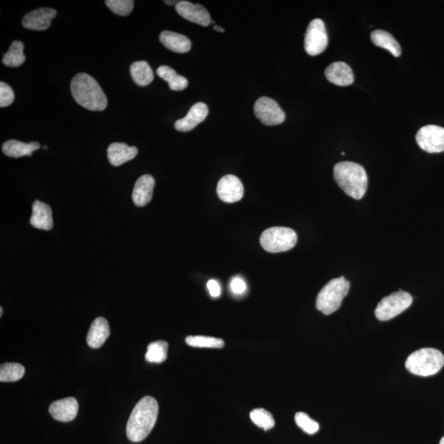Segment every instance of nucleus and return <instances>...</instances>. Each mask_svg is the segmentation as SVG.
Wrapping results in <instances>:
<instances>
[{
    "label": "nucleus",
    "instance_id": "f3484780",
    "mask_svg": "<svg viewBox=\"0 0 444 444\" xmlns=\"http://www.w3.org/2000/svg\"><path fill=\"white\" fill-rule=\"evenodd\" d=\"M327 79L333 84L345 87L354 83L352 68L344 62H335L330 64L325 70Z\"/></svg>",
    "mask_w": 444,
    "mask_h": 444
},
{
    "label": "nucleus",
    "instance_id": "c756f323",
    "mask_svg": "<svg viewBox=\"0 0 444 444\" xmlns=\"http://www.w3.org/2000/svg\"><path fill=\"white\" fill-rule=\"evenodd\" d=\"M250 418L257 426L264 430H270L275 426L274 417L270 411L263 408H257L251 411Z\"/></svg>",
    "mask_w": 444,
    "mask_h": 444
},
{
    "label": "nucleus",
    "instance_id": "7c9ffc66",
    "mask_svg": "<svg viewBox=\"0 0 444 444\" xmlns=\"http://www.w3.org/2000/svg\"><path fill=\"white\" fill-rule=\"evenodd\" d=\"M107 7L114 14L119 16H128L132 13L134 6L133 0H107Z\"/></svg>",
    "mask_w": 444,
    "mask_h": 444
},
{
    "label": "nucleus",
    "instance_id": "5701e85b",
    "mask_svg": "<svg viewBox=\"0 0 444 444\" xmlns=\"http://www.w3.org/2000/svg\"><path fill=\"white\" fill-rule=\"evenodd\" d=\"M159 77L168 83L170 90L183 91L189 86V81L184 76L179 75L169 66L162 65L157 69Z\"/></svg>",
    "mask_w": 444,
    "mask_h": 444
},
{
    "label": "nucleus",
    "instance_id": "4c0bfd02",
    "mask_svg": "<svg viewBox=\"0 0 444 444\" xmlns=\"http://www.w3.org/2000/svg\"><path fill=\"white\" fill-rule=\"evenodd\" d=\"M3 316V308H0V317Z\"/></svg>",
    "mask_w": 444,
    "mask_h": 444
},
{
    "label": "nucleus",
    "instance_id": "dca6fc26",
    "mask_svg": "<svg viewBox=\"0 0 444 444\" xmlns=\"http://www.w3.org/2000/svg\"><path fill=\"white\" fill-rule=\"evenodd\" d=\"M155 180L152 175H142L134 185L133 201L138 207H144L152 200Z\"/></svg>",
    "mask_w": 444,
    "mask_h": 444
},
{
    "label": "nucleus",
    "instance_id": "ea45409f",
    "mask_svg": "<svg viewBox=\"0 0 444 444\" xmlns=\"http://www.w3.org/2000/svg\"><path fill=\"white\" fill-rule=\"evenodd\" d=\"M44 150H47V146H44Z\"/></svg>",
    "mask_w": 444,
    "mask_h": 444
},
{
    "label": "nucleus",
    "instance_id": "f8f14e48",
    "mask_svg": "<svg viewBox=\"0 0 444 444\" xmlns=\"http://www.w3.org/2000/svg\"><path fill=\"white\" fill-rule=\"evenodd\" d=\"M175 10L182 18L198 25L207 27L211 23L209 11L200 5H194L189 1H180L175 6Z\"/></svg>",
    "mask_w": 444,
    "mask_h": 444
},
{
    "label": "nucleus",
    "instance_id": "f03ea898",
    "mask_svg": "<svg viewBox=\"0 0 444 444\" xmlns=\"http://www.w3.org/2000/svg\"><path fill=\"white\" fill-rule=\"evenodd\" d=\"M71 92L76 103L92 112H103L108 101L103 88L87 73H79L71 81Z\"/></svg>",
    "mask_w": 444,
    "mask_h": 444
},
{
    "label": "nucleus",
    "instance_id": "72a5a7b5",
    "mask_svg": "<svg viewBox=\"0 0 444 444\" xmlns=\"http://www.w3.org/2000/svg\"><path fill=\"white\" fill-rule=\"evenodd\" d=\"M230 287L231 291L235 295H242L247 290L246 282L239 276L231 280Z\"/></svg>",
    "mask_w": 444,
    "mask_h": 444
},
{
    "label": "nucleus",
    "instance_id": "ddd939ff",
    "mask_svg": "<svg viewBox=\"0 0 444 444\" xmlns=\"http://www.w3.org/2000/svg\"><path fill=\"white\" fill-rule=\"evenodd\" d=\"M56 15V10L49 8L36 10L25 15L23 19V26L29 30H47L51 26L52 20Z\"/></svg>",
    "mask_w": 444,
    "mask_h": 444
},
{
    "label": "nucleus",
    "instance_id": "0eeeda50",
    "mask_svg": "<svg viewBox=\"0 0 444 444\" xmlns=\"http://www.w3.org/2000/svg\"><path fill=\"white\" fill-rule=\"evenodd\" d=\"M413 298L409 293L399 291L382 299L376 309L378 320L389 321L400 315L413 304Z\"/></svg>",
    "mask_w": 444,
    "mask_h": 444
},
{
    "label": "nucleus",
    "instance_id": "aec40b11",
    "mask_svg": "<svg viewBox=\"0 0 444 444\" xmlns=\"http://www.w3.org/2000/svg\"><path fill=\"white\" fill-rule=\"evenodd\" d=\"M31 224L36 229L50 231L53 227L52 211L50 206L36 200L32 205Z\"/></svg>",
    "mask_w": 444,
    "mask_h": 444
},
{
    "label": "nucleus",
    "instance_id": "9b49d317",
    "mask_svg": "<svg viewBox=\"0 0 444 444\" xmlns=\"http://www.w3.org/2000/svg\"><path fill=\"white\" fill-rule=\"evenodd\" d=\"M217 193L222 201L233 203L240 200L244 195V186L238 177L227 174L219 181Z\"/></svg>",
    "mask_w": 444,
    "mask_h": 444
},
{
    "label": "nucleus",
    "instance_id": "f257e3e1",
    "mask_svg": "<svg viewBox=\"0 0 444 444\" xmlns=\"http://www.w3.org/2000/svg\"><path fill=\"white\" fill-rule=\"evenodd\" d=\"M158 411V403L152 397H144L137 403L126 427V434L130 441L138 443L148 437L156 425Z\"/></svg>",
    "mask_w": 444,
    "mask_h": 444
},
{
    "label": "nucleus",
    "instance_id": "20e7f679",
    "mask_svg": "<svg viewBox=\"0 0 444 444\" xmlns=\"http://www.w3.org/2000/svg\"><path fill=\"white\" fill-rule=\"evenodd\" d=\"M443 365V353L434 348H422L411 353L405 364L410 373L422 377L434 376Z\"/></svg>",
    "mask_w": 444,
    "mask_h": 444
},
{
    "label": "nucleus",
    "instance_id": "423d86ee",
    "mask_svg": "<svg viewBox=\"0 0 444 444\" xmlns=\"http://www.w3.org/2000/svg\"><path fill=\"white\" fill-rule=\"evenodd\" d=\"M297 243L295 231L288 227H272L261 235L260 244L270 252H282L291 250Z\"/></svg>",
    "mask_w": 444,
    "mask_h": 444
},
{
    "label": "nucleus",
    "instance_id": "c9c22d12",
    "mask_svg": "<svg viewBox=\"0 0 444 444\" xmlns=\"http://www.w3.org/2000/svg\"><path fill=\"white\" fill-rule=\"evenodd\" d=\"M179 2H180V1H165V3H166V5H175V6H177V3H178Z\"/></svg>",
    "mask_w": 444,
    "mask_h": 444
},
{
    "label": "nucleus",
    "instance_id": "4be33fe9",
    "mask_svg": "<svg viewBox=\"0 0 444 444\" xmlns=\"http://www.w3.org/2000/svg\"><path fill=\"white\" fill-rule=\"evenodd\" d=\"M38 142H31L30 144L17 140H9L5 142L2 146L3 153L6 156L14 158L22 157H31L34 151L40 148Z\"/></svg>",
    "mask_w": 444,
    "mask_h": 444
},
{
    "label": "nucleus",
    "instance_id": "a878e982",
    "mask_svg": "<svg viewBox=\"0 0 444 444\" xmlns=\"http://www.w3.org/2000/svg\"><path fill=\"white\" fill-rule=\"evenodd\" d=\"M24 44L19 40H16L11 44L9 51L3 55V63L5 66L16 68L21 66L25 62L26 57L23 53Z\"/></svg>",
    "mask_w": 444,
    "mask_h": 444
},
{
    "label": "nucleus",
    "instance_id": "9d476101",
    "mask_svg": "<svg viewBox=\"0 0 444 444\" xmlns=\"http://www.w3.org/2000/svg\"><path fill=\"white\" fill-rule=\"evenodd\" d=\"M422 150L429 153L444 152V129L437 125H426L415 136Z\"/></svg>",
    "mask_w": 444,
    "mask_h": 444
},
{
    "label": "nucleus",
    "instance_id": "2f4dec72",
    "mask_svg": "<svg viewBox=\"0 0 444 444\" xmlns=\"http://www.w3.org/2000/svg\"><path fill=\"white\" fill-rule=\"evenodd\" d=\"M296 425L305 433L313 434L317 433L319 430V423L313 421L306 413H298L295 415Z\"/></svg>",
    "mask_w": 444,
    "mask_h": 444
},
{
    "label": "nucleus",
    "instance_id": "473e14b6",
    "mask_svg": "<svg viewBox=\"0 0 444 444\" xmlns=\"http://www.w3.org/2000/svg\"><path fill=\"white\" fill-rule=\"evenodd\" d=\"M14 92L9 85L1 81L0 83V107H7L13 104Z\"/></svg>",
    "mask_w": 444,
    "mask_h": 444
},
{
    "label": "nucleus",
    "instance_id": "6e6552de",
    "mask_svg": "<svg viewBox=\"0 0 444 444\" xmlns=\"http://www.w3.org/2000/svg\"><path fill=\"white\" fill-rule=\"evenodd\" d=\"M328 44L327 29L323 20L317 18L309 24L304 38V49L307 54L316 56L322 54Z\"/></svg>",
    "mask_w": 444,
    "mask_h": 444
},
{
    "label": "nucleus",
    "instance_id": "bb28decb",
    "mask_svg": "<svg viewBox=\"0 0 444 444\" xmlns=\"http://www.w3.org/2000/svg\"><path fill=\"white\" fill-rule=\"evenodd\" d=\"M169 345L165 341H157L150 343L145 359L149 363L161 364L167 359Z\"/></svg>",
    "mask_w": 444,
    "mask_h": 444
},
{
    "label": "nucleus",
    "instance_id": "2eb2a0df",
    "mask_svg": "<svg viewBox=\"0 0 444 444\" xmlns=\"http://www.w3.org/2000/svg\"><path fill=\"white\" fill-rule=\"evenodd\" d=\"M209 109L207 105L203 103H198L193 105L185 118L175 122L174 127L181 132H189L196 127L197 125L205 121L209 116Z\"/></svg>",
    "mask_w": 444,
    "mask_h": 444
},
{
    "label": "nucleus",
    "instance_id": "7ed1b4c3",
    "mask_svg": "<svg viewBox=\"0 0 444 444\" xmlns=\"http://www.w3.org/2000/svg\"><path fill=\"white\" fill-rule=\"evenodd\" d=\"M334 179L344 192L356 200L365 196L368 187V175L357 163L342 161L333 169Z\"/></svg>",
    "mask_w": 444,
    "mask_h": 444
},
{
    "label": "nucleus",
    "instance_id": "39448f33",
    "mask_svg": "<svg viewBox=\"0 0 444 444\" xmlns=\"http://www.w3.org/2000/svg\"><path fill=\"white\" fill-rule=\"evenodd\" d=\"M350 290V283L344 276L332 279L326 284L319 293L316 300L317 311L325 315L337 311L340 308L342 300L348 296Z\"/></svg>",
    "mask_w": 444,
    "mask_h": 444
},
{
    "label": "nucleus",
    "instance_id": "b1692460",
    "mask_svg": "<svg viewBox=\"0 0 444 444\" xmlns=\"http://www.w3.org/2000/svg\"><path fill=\"white\" fill-rule=\"evenodd\" d=\"M372 42L376 46L385 49L394 57H399L402 54L400 44L388 31L376 30L371 34Z\"/></svg>",
    "mask_w": 444,
    "mask_h": 444
},
{
    "label": "nucleus",
    "instance_id": "e433bc0d",
    "mask_svg": "<svg viewBox=\"0 0 444 444\" xmlns=\"http://www.w3.org/2000/svg\"><path fill=\"white\" fill-rule=\"evenodd\" d=\"M214 30L217 31L218 32H224V31H225V30H224L222 27H218V26H215L214 27Z\"/></svg>",
    "mask_w": 444,
    "mask_h": 444
},
{
    "label": "nucleus",
    "instance_id": "393cba45",
    "mask_svg": "<svg viewBox=\"0 0 444 444\" xmlns=\"http://www.w3.org/2000/svg\"><path fill=\"white\" fill-rule=\"evenodd\" d=\"M130 73L133 79L138 86L146 87L154 79L152 68L146 61H137L130 66Z\"/></svg>",
    "mask_w": 444,
    "mask_h": 444
},
{
    "label": "nucleus",
    "instance_id": "1a4fd4ad",
    "mask_svg": "<svg viewBox=\"0 0 444 444\" xmlns=\"http://www.w3.org/2000/svg\"><path fill=\"white\" fill-rule=\"evenodd\" d=\"M257 118L265 125L274 126L283 123L286 119L283 109L278 103L270 97H261L256 101L254 107Z\"/></svg>",
    "mask_w": 444,
    "mask_h": 444
},
{
    "label": "nucleus",
    "instance_id": "f704fd0d",
    "mask_svg": "<svg viewBox=\"0 0 444 444\" xmlns=\"http://www.w3.org/2000/svg\"><path fill=\"white\" fill-rule=\"evenodd\" d=\"M207 289H209L210 295L211 297H214V298H217V297H219L220 295H221V287H220L219 283L217 282L216 280H209V283H207Z\"/></svg>",
    "mask_w": 444,
    "mask_h": 444
},
{
    "label": "nucleus",
    "instance_id": "412c9836",
    "mask_svg": "<svg viewBox=\"0 0 444 444\" xmlns=\"http://www.w3.org/2000/svg\"><path fill=\"white\" fill-rule=\"evenodd\" d=\"M160 42L168 50L175 53H187L190 51L191 42L187 36L177 32L164 31L160 35Z\"/></svg>",
    "mask_w": 444,
    "mask_h": 444
},
{
    "label": "nucleus",
    "instance_id": "4468645a",
    "mask_svg": "<svg viewBox=\"0 0 444 444\" xmlns=\"http://www.w3.org/2000/svg\"><path fill=\"white\" fill-rule=\"evenodd\" d=\"M79 411V403L75 398L67 397L60 399L52 403L49 407V413L51 417L61 422L73 421Z\"/></svg>",
    "mask_w": 444,
    "mask_h": 444
},
{
    "label": "nucleus",
    "instance_id": "6ab92c4d",
    "mask_svg": "<svg viewBox=\"0 0 444 444\" xmlns=\"http://www.w3.org/2000/svg\"><path fill=\"white\" fill-rule=\"evenodd\" d=\"M109 326L107 319L104 317H97L91 325L89 329L87 342L92 348H100L105 343L109 337Z\"/></svg>",
    "mask_w": 444,
    "mask_h": 444
},
{
    "label": "nucleus",
    "instance_id": "58836bf2",
    "mask_svg": "<svg viewBox=\"0 0 444 444\" xmlns=\"http://www.w3.org/2000/svg\"><path fill=\"white\" fill-rule=\"evenodd\" d=\"M439 444H444V437H443L441 440H440Z\"/></svg>",
    "mask_w": 444,
    "mask_h": 444
},
{
    "label": "nucleus",
    "instance_id": "cd10ccee",
    "mask_svg": "<svg viewBox=\"0 0 444 444\" xmlns=\"http://www.w3.org/2000/svg\"><path fill=\"white\" fill-rule=\"evenodd\" d=\"M25 374V368L18 363H5L0 366V382H16Z\"/></svg>",
    "mask_w": 444,
    "mask_h": 444
},
{
    "label": "nucleus",
    "instance_id": "a211bd4d",
    "mask_svg": "<svg viewBox=\"0 0 444 444\" xmlns=\"http://www.w3.org/2000/svg\"><path fill=\"white\" fill-rule=\"evenodd\" d=\"M107 153L109 163L114 166H120L135 158L138 151L135 146L123 142H114L109 146Z\"/></svg>",
    "mask_w": 444,
    "mask_h": 444
},
{
    "label": "nucleus",
    "instance_id": "c85d7f7f",
    "mask_svg": "<svg viewBox=\"0 0 444 444\" xmlns=\"http://www.w3.org/2000/svg\"><path fill=\"white\" fill-rule=\"evenodd\" d=\"M187 345L193 348H222L225 342L220 338L205 336H189L185 338Z\"/></svg>",
    "mask_w": 444,
    "mask_h": 444
}]
</instances>
